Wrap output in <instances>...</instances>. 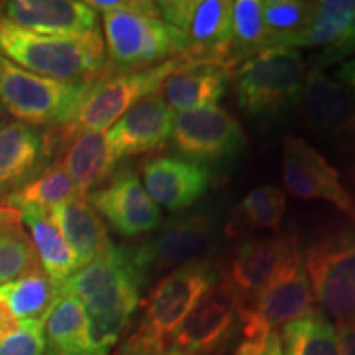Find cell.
I'll list each match as a JSON object with an SVG mask.
<instances>
[{
	"instance_id": "1",
	"label": "cell",
	"mask_w": 355,
	"mask_h": 355,
	"mask_svg": "<svg viewBox=\"0 0 355 355\" xmlns=\"http://www.w3.org/2000/svg\"><path fill=\"white\" fill-rule=\"evenodd\" d=\"M141 285L128 248L114 245L107 254L74 273L63 290L81 301L92 339L110 352L140 303Z\"/></svg>"
},
{
	"instance_id": "2",
	"label": "cell",
	"mask_w": 355,
	"mask_h": 355,
	"mask_svg": "<svg viewBox=\"0 0 355 355\" xmlns=\"http://www.w3.org/2000/svg\"><path fill=\"white\" fill-rule=\"evenodd\" d=\"M0 55L63 83H92L107 68L99 26L78 35H38L0 21Z\"/></svg>"
},
{
	"instance_id": "3",
	"label": "cell",
	"mask_w": 355,
	"mask_h": 355,
	"mask_svg": "<svg viewBox=\"0 0 355 355\" xmlns=\"http://www.w3.org/2000/svg\"><path fill=\"white\" fill-rule=\"evenodd\" d=\"M219 283V270L209 260L178 266L150 291L144 316L115 355H157L199 301Z\"/></svg>"
},
{
	"instance_id": "4",
	"label": "cell",
	"mask_w": 355,
	"mask_h": 355,
	"mask_svg": "<svg viewBox=\"0 0 355 355\" xmlns=\"http://www.w3.org/2000/svg\"><path fill=\"white\" fill-rule=\"evenodd\" d=\"M87 6L102 12L110 68L146 69L180 58L178 32L159 19L157 2L92 0Z\"/></svg>"
},
{
	"instance_id": "5",
	"label": "cell",
	"mask_w": 355,
	"mask_h": 355,
	"mask_svg": "<svg viewBox=\"0 0 355 355\" xmlns=\"http://www.w3.org/2000/svg\"><path fill=\"white\" fill-rule=\"evenodd\" d=\"M314 311L316 301L304 268L303 254L295 241L277 273L254 303L245 309H239L242 343L235 355H259L277 327H285Z\"/></svg>"
},
{
	"instance_id": "6",
	"label": "cell",
	"mask_w": 355,
	"mask_h": 355,
	"mask_svg": "<svg viewBox=\"0 0 355 355\" xmlns=\"http://www.w3.org/2000/svg\"><path fill=\"white\" fill-rule=\"evenodd\" d=\"M304 78V61L295 48H265L235 71L239 105L250 117L285 112L300 102Z\"/></svg>"
},
{
	"instance_id": "7",
	"label": "cell",
	"mask_w": 355,
	"mask_h": 355,
	"mask_svg": "<svg viewBox=\"0 0 355 355\" xmlns=\"http://www.w3.org/2000/svg\"><path fill=\"white\" fill-rule=\"evenodd\" d=\"M92 83H63L40 76L0 55V107L25 125L69 122Z\"/></svg>"
},
{
	"instance_id": "8",
	"label": "cell",
	"mask_w": 355,
	"mask_h": 355,
	"mask_svg": "<svg viewBox=\"0 0 355 355\" xmlns=\"http://www.w3.org/2000/svg\"><path fill=\"white\" fill-rule=\"evenodd\" d=\"M183 64H186L183 60L175 58L146 69L115 73L104 71V74L89 86L73 119L61 125L73 139L83 132L104 133L137 102L158 92L166 78Z\"/></svg>"
},
{
	"instance_id": "9",
	"label": "cell",
	"mask_w": 355,
	"mask_h": 355,
	"mask_svg": "<svg viewBox=\"0 0 355 355\" xmlns=\"http://www.w3.org/2000/svg\"><path fill=\"white\" fill-rule=\"evenodd\" d=\"M232 3L229 0L157 2L158 15L178 32L180 60L186 64L230 63Z\"/></svg>"
},
{
	"instance_id": "10",
	"label": "cell",
	"mask_w": 355,
	"mask_h": 355,
	"mask_svg": "<svg viewBox=\"0 0 355 355\" xmlns=\"http://www.w3.org/2000/svg\"><path fill=\"white\" fill-rule=\"evenodd\" d=\"M314 301L337 324L355 321V232H337L311 243L304 252Z\"/></svg>"
},
{
	"instance_id": "11",
	"label": "cell",
	"mask_w": 355,
	"mask_h": 355,
	"mask_svg": "<svg viewBox=\"0 0 355 355\" xmlns=\"http://www.w3.org/2000/svg\"><path fill=\"white\" fill-rule=\"evenodd\" d=\"M216 217L209 212L175 217L140 245L128 248L141 282L150 273L183 266L206 255L214 245Z\"/></svg>"
},
{
	"instance_id": "12",
	"label": "cell",
	"mask_w": 355,
	"mask_h": 355,
	"mask_svg": "<svg viewBox=\"0 0 355 355\" xmlns=\"http://www.w3.org/2000/svg\"><path fill=\"white\" fill-rule=\"evenodd\" d=\"M170 139L181 158L204 166L237 157L247 145L241 123L219 105L173 115Z\"/></svg>"
},
{
	"instance_id": "13",
	"label": "cell",
	"mask_w": 355,
	"mask_h": 355,
	"mask_svg": "<svg viewBox=\"0 0 355 355\" xmlns=\"http://www.w3.org/2000/svg\"><path fill=\"white\" fill-rule=\"evenodd\" d=\"M283 183L293 196L322 199L355 220V202L345 191L337 170L300 137L283 144Z\"/></svg>"
},
{
	"instance_id": "14",
	"label": "cell",
	"mask_w": 355,
	"mask_h": 355,
	"mask_svg": "<svg viewBox=\"0 0 355 355\" xmlns=\"http://www.w3.org/2000/svg\"><path fill=\"white\" fill-rule=\"evenodd\" d=\"M86 198L99 216L123 237L153 232L162 224V211L146 194L132 168L117 170L107 183Z\"/></svg>"
},
{
	"instance_id": "15",
	"label": "cell",
	"mask_w": 355,
	"mask_h": 355,
	"mask_svg": "<svg viewBox=\"0 0 355 355\" xmlns=\"http://www.w3.org/2000/svg\"><path fill=\"white\" fill-rule=\"evenodd\" d=\"M239 322V303L217 283L178 327L171 344L184 355H216L232 339Z\"/></svg>"
},
{
	"instance_id": "16",
	"label": "cell",
	"mask_w": 355,
	"mask_h": 355,
	"mask_svg": "<svg viewBox=\"0 0 355 355\" xmlns=\"http://www.w3.org/2000/svg\"><path fill=\"white\" fill-rule=\"evenodd\" d=\"M293 243L295 239L273 235L250 239L235 248L220 283L237 301L239 309H245L254 303L277 273Z\"/></svg>"
},
{
	"instance_id": "17",
	"label": "cell",
	"mask_w": 355,
	"mask_h": 355,
	"mask_svg": "<svg viewBox=\"0 0 355 355\" xmlns=\"http://www.w3.org/2000/svg\"><path fill=\"white\" fill-rule=\"evenodd\" d=\"M141 181L157 206L178 212L188 209L207 193L211 171L181 157H158L141 165Z\"/></svg>"
},
{
	"instance_id": "18",
	"label": "cell",
	"mask_w": 355,
	"mask_h": 355,
	"mask_svg": "<svg viewBox=\"0 0 355 355\" xmlns=\"http://www.w3.org/2000/svg\"><path fill=\"white\" fill-rule=\"evenodd\" d=\"M0 21L38 35H78L97 28V12L76 0H10Z\"/></svg>"
},
{
	"instance_id": "19",
	"label": "cell",
	"mask_w": 355,
	"mask_h": 355,
	"mask_svg": "<svg viewBox=\"0 0 355 355\" xmlns=\"http://www.w3.org/2000/svg\"><path fill=\"white\" fill-rule=\"evenodd\" d=\"M173 110L159 92L137 102L105 133L119 162L159 148L171 137Z\"/></svg>"
},
{
	"instance_id": "20",
	"label": "cell",
	"mask_w": 355,
	"mask_h": 355,
	"mask_svg": "<svg viewBox=\"0 0 355 355\" xmlns=\"http://www.w3.org/2000/svg\"><path fill=\"white\" fill-rule=\"evenodd\" d=\"M300 101L314 130L336 137L355 133V99L322 69L313 68L306 74Z\"/></svg>"
},
{
	"instance_id": "21",
	"label": "cell",
	"mask_w": 355,
	"mask_h": 355,
	"mask_svg": "<svg viewBox=\"0 0 355 355\" xmlns=\"http://www.w3.org/2000/svg\"><path fill=\"white\" fill-rule=\"evenodd\" d=\"M53 220L74 252L79 266H86L114 248L107 225L86 196L76 194L50 211Z\"/></svg>"
},
{
	"instance_id": "22",
	"label": "cell",
	"mask_w": 355,
	"mask_h": 355,
	"mask_svg": "<svg viewBox=\"0 0 355 355\" xmlns=\"http://www.w3.org/2000/svg\"><path fill=\"white\" fill-rule=\"evenodd\" d=\"M232 78V68L220 64H183L159 87V96L171 110L217 105Z\"/></svg>"
},
{
	"instance_id": "23",
	"label": "cell",
	"mask_w": 355,
	"mask_h": 355,
	"mask_svg": "<svg viewBox=\"0 0 355 355\" xmlns=\"http://www.w3.org/2000/svg\"><path fill=\"white\" fill-rule=\"evenodd\" d=\"M295 46L322 48V63L329 64L355 51V0L316 2L314 19Z\"/></svg>"
},
{
	"instance_id": "24",
	"label": "cell",
	"mask_w": 355,
	"mask_h": 355,
	"mask_svg": "<svg viewBox=\"0 0 355 355\" xmlns=\"http://www.w3.org/2000/svg\"><path fill=\"white\" fill-rule=\"evenodd\" d=\"M42 132L20 122L0 128V198L6 199L42 170Z\"/></svg>"
},
{
	"instance_id": "25",
	"label": "cell",
	"mask_w": 355,
	"mask_h": 355,
	"mask_svg": "<svg viewBox=\"0 0 355 355\" xmlns=\"http://www.w3.org/2000/svg\"><path fill=\"white\" fill-rule=\"evenodd\" d=\"M117 163L105 133L101 132L79 133L61 159L79 196H87L107 183L117 171Z\"/></svg>"
},
{
	"instance_id": "26",
	"label": "cell",
	"mask_w": 355,
	"mask_h": 355,
	"mask_svg": "<svg viewBox=\"0 0 355 355\" xmlns=\"http://www.w3.org/2000/svg\"><path fill=\"white\" fill-rule=\"evenodd\" d=\"M46 355H109L91 334V324L81 301L64 293L44 319Z\"/></svg>"
},
{
	"instance_id": "27",
	"label": "cell",
	"mask_w": 355,
	"mask_h": 355,
	"mask_svg": "<svg viewBox=\"0 0 355 355\" xmlns=\"http://www.w3.org/2000/svg\"><path fill=\"white\" fill-rule=\"evenodd\" d=\"M20 220L28 227L30 241L40 259L43 272L56 285L63 286L68 279L81 270L79 261L61 234L50 211L38 207L20 209Z\"/></svg>"
},
{
	"instance_id": "28",
	"label": "cell",
	"mask_w": 355,
	"mask_h": 355,
	"mask_svg": "<svg viewBox=\"0 0 355 355\" xmlns=\"http://www.w3.org/2000/svg\"><path fill=\"white\" fill-rule=\"evenodd\" d=\"M0 293L20 321H44L64 290L43 272V268L0 286Z\"/></svg>"
},
{
	"instance_id": "29",
	"label": "cell",
	"mask_w": 355,
	"mask_h": 355,
	"mask_svg": "<svg viewBox=\"0 0 355 355\" xmlns=\"http://www.w3.org/2000/svg\"><path fill=\"white\" fill-rule=\"evenodd\" d=\"M76 188L60 159L48 165L44 170L32 178L15 193L8 194L3 204L20 211L24 207H38V209L51 211L71 198L76 196Z\"/></svg>"
},
{
	"instance_id": "30",
	"label": "cell",
	"mask_w": 355,
	"mask_h": 355,
	"mask_svg": "<svg viewBox=\"0 0 355 355\" xmlns=\"http://www.w3.org/2000/svg\"><path fill=\"white\" fill-rule=\"evenodd\" d=\"M316 12V2L298 0H265L261 2V17L270 46L295 48Z\"/></svg>"
},
{
	"instance_id": "31",
	"label": "cell",
	"mask_w": 355,
	"mask_h": 355,
	"mask_svg": "<svg viewBox=\"0 0 355 355\" xmlns=\"http://www.w3.org/2000/svg\"><path fill=\"white\" fill-rule=\"evenodd\" d=\"M285 355H340L336 327L322 311H314L283 327Z\"/></svg>"
},
{
	"instance_id": "32",
	"label": "cell",
	"mask_w": 355,
	"mask_h": 355,
	"mask_svg": "<svg viewBox=\"0 0 355 355\" xmlns=\"http://www.w3.org/2000/svg\"><path fill=\"white\" fill-rule=\"evenodd\" d=\"M268 48V40L259 0H237L232 3V30H230V63L250 60Z\"/></svg>"
},
{
	"instance_id": "33",
	"label": "cell",
	"mask_w": 355,
	"mask_h": 355,
	"mask_svg": "<svg viewBox=\"0 0 355 355\" xmlns=\"http://www.w3.org/2000/svg\"><path fill=\"white\" fill-rule=\"evenodd\" d=\"M286 211V196L275 186H261L247 194L237 207L232 229H270L279 232Z\"/></svg>"
},
{
	"instance_id": "34",
	"label": "cell",
	"mask_w": 355,
	"mask_h": 355,
	"mask_svg": "<svg viewBox=\"0 0 355 355\" xmlns=\"http://www.w3.org/2000/svg\"><path fill=\"white\" fill-rule=\"evenodd\" d=\"M42 268L32 241L20 224L0 229V286Z\"/></svg>"
},
{
	"instance_id": "35",
	"label": "cell",
	"mask_w": 355,
	"mask_h": 355,
	"mask_svg": "<svg viewBox=\"0 0 355 355\" xmlns=\"http://www.w3.org/2000/svg\"><path fill=\"white\" fill-rule=\"evenodd\" d=\"M0 355H46L44 321H21L19 331L0 344Z\"/></svg>"
},
{
	"instance_id": "36",
	"label": "cell",
	"mask_w": 355,
	"mask_h": 355,
	"mask_svg": "<svg viewBox=\"0 0 355 355\" xmlns=\"http://www.w3.org/2000/svg\"><path fill=\"white\" fill-rule=\"evenodd\" d=\"M21 321L15 316L10 304L7 303V300L3 298V295L0 293V344L3 340L8 339L12 334H15L19 331Z\"/></svg>"
},
{
	"instance_id": "37",
	"label": "cell",
	"mask_w": 355,
	"mask_h": 355,
	"mask_svg": "<svg viewBox=\"0 0 355 355\" xmlns=\"http://www.w3.org/2000/svg\"><path fill=\"white\" fill-rule=\"evenodd\" d=\"M336 334L340 355H355V321L337 324Z\"/></svg>"
},
{
	"instance_id": "38",
	"label": "cell",
	"mask_w": 355,
	"mask_h": 355,
	"mask_svg": "<svg viewBox=\"0 0 355 355\" xmlns=\"http://www.w3.org/2000/svg\"><path fill=\"white\" fill-rule=\"evenodd\" d=\"M337 79L355 99V58L340 64L339 71H337Z\"/></svg>"
},
{
	"instance_id": "39",
	"label": "cell",
	"mask_w": 355,
	"mask_h": 355,
	"mask_svg": "<svg viewBox=\"0 0 355 355\" xmlns=\"http://www.w3.org/2000/svg\"><path fill=\"white\" fill-rule=\"evenodd\" d=\"M259 355H285V352H283L282 336H279L277 331H273L272 334L268 336V339H266L263 349L260 350Z\"/></svg>"
},
{
	"instance_id": "40",
	"label": "cell",
	"mask_w": 355,
	"mask_h": 355,
	"mask_svg": "<svg viewBox=\"0 0 355 355\" xmlns=\"http://www.w3.org/2000/svg\"><path fill=\"white\" fill-rule=\"evenodd\" d=\"M20 212L7 204H0V229L12 224H20Z\"/></svg>"
},
{
	"instance_id": "41",
	"label": "cell",
	"mask_w": 355,
	"mask_h": 355,
	"mask_svg": "<svg viewBox=\"0 0 355 355\" xmlns=\"http://www.w3.org/2000/svg\"><path fill=\"white\" fill-rule=\"evenodd\" d=\"M157 355H184V354L180 352V350L175 349V347H168V349L163 350V352H159Z\"/></svg>"
},
{
	"instance_id": "42",
	"label": "cell",
	"mask_w": 355,
	"mask_h": 355,
	"mask_svg": "<svg viewBox=\"0 0 355 355\" xmlns=\"http://www.w3.org/2000/svg\"><path fill=\"white\" fill-rule=\"evenodd\" d=\"M3 119H6V112H3V109L0 107V128H2V122H3Z\"/></svg>"
}]
</instances>
